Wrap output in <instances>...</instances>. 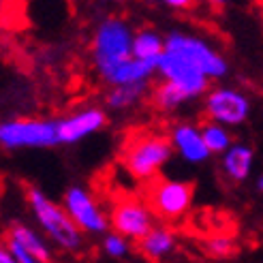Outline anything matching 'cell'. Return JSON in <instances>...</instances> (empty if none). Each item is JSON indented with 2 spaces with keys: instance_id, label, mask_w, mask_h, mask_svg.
I'll return each instance as SVG.
<instances>
[{
  "instance_id": "1",
  "label": "cell",
  "mask_w": 263,
  "mask_h": 263,
  "mask_svg": "<svg viewBox=\"0 0 263 263\" xmlns=\"http://www.w3.org/2000/svg\"><path fill=\"white\" fill-rule=\"evenodd\" d=\"M133 28L122 17H105L97 26L92 36V62L103 82L133 58Z\"/></svg>"
},
{
  "instance_id": "2",
  "label": "cell",
  "mask_w": 263,
  "mask_h": 263,
  "mask_svg": "<svg viewBox=\"0 0 263 263\" xmlns=\"http://www.w3.org/2000/svg\"><path fill=\"white\" fill-rule=\"evenodd\" d=\"M26 201H28L36 222L43 233L64 253H77L84 246V233L75 225L62 203L51 201L39 186H26Z\"/></svg>"
},
{
  "instance_id": "3",
  "label": "cell",
  "mask_w": 263,
  "mask_h": 263,
  "mask_svg": "<svg viewBox=\"0 0 263 263\" xmlns=\"http://www.w3.org/2000/svg\"><path fill=\"white\" fill-rule=\"evenodd\" d=\"M174 146L169 135L156 133H137L124 143L122 165L135 180L150 182L159 178L161 169L174 159Z\"/></svg>"
},
{
  "instance_id": "4",
  "label": "cell",
  "mask_w": 263,
  "mask_h": 263,
  "mask_svg": "<svg viewBox=\"0 0 263 263\" xmlns=\"http://www.w3.org/2000/svg\"><path fill=\"white\" fill-rule=\"evenodd\" d=\"M0 146L5 150L60 146L58 120L54 118H11L0 122Z\"/></svg>"
},
{
  "instance_id": "5",
  "label": "cell",
  "mask_w": 263,
  "mask_h": 263,
  "mask_svg": "<svg viewBox=\"0 0 263 263\" xmlns=\"http://www.w3.org/2000/svg\"><path fill=\"white\" fill-rule=\"evenodd\" d=\"M165 51H172V54L191 62L210 82L220 80V77H225L229 73V62L225 60V56L197 34H189L184 30L167 32L165 34Z\"/></svg>"
},
{
  "instance_id": "6",
  "label": "cell",
  "mask_w": 263,
  "mask_h": 263,
  "mask_svg": "<svg viewBox=\"0 0 263 263\" xmlns=\"http://www.w3.org/2000/svg\"><path fill=\"white\" fill-rule=\"evenodd\" d=\"M193 195H195V186L191 182L159 176L146 184V197H143V201L152 210L154 218L174 222L191 210Z\"/></svg>"
},
{
  "instance_id": "7",
  "label": "cell",
  "mask_w": 263,
  "mask_h": 263,
  "mask_svg": "<svg viewBox=\"0 0 263 263\" xmlns=\"http://www.w3.org/2000/svg\"><path fill=\"white\" fill-rule=\"evenodd\" d=\"M109 225L116 233L124 235L130 242H139L156 227L154 214L148 203L135 195H120L116 197L109 210Z\"/></svg>"
},
{
  "instance_id": "8",
  "label": "cell",
  "mask_w": 263,
  "mask_h": 263,
  "mask_svg": "<svg viewBox=\"0 0 263 263\" xmlns=\"http://www.w3.org/2000/svg\"><path fill=\"white\" fill-rule=\"evenodd\" d=\"M203 116L208 122L220 126H240L251 116V99L229 86L210 88L203 97Z\"/></svg>"
},
{
  "instance_id": "9",
  "label": "cell",
  "mask_w": 263,
  "mask_h": 263,
  "mask_svg": "<svg viewBox=\"0 0 263 263\" xmlns=\"http://www.w3.org/2000/svg\"><path fill=\"white\" fill-rule=\"evenodd\" d=\"M62 205L75 220V225L82 229V233L105 235L109 229V216L103 212V208L97 203L92 193L80 184H73L62 195Z\"/></svg>"
},
{
  "instance_id": "10",
  "label": "cell",
  "mask_w": 263,
  "mask_h": 263,
  "mask_svg": "<svg viewBox=\"0 0 263 263\" xmlns=\"http://www.w3.org/2000/svg\"><path fill=\"white\" fill-rule=\"evenodd\" d=\"M156 73L161 75V80L174 82L180 88H184L193 97V101L199 99V97H205L210 92V80L208 77L197 67H193L191 62L172 54V51H165L163 54V58L159 62V71Z\"/></svg>"
},
{
  "instance_id": "11",
  "label": "cell",
  "mask_w": 263,
  "mask_h": 263,
  "mask_svg": "<svg viewBox=\"0 0 263 263\" xmlns=\"http://www.w3.org/2000/svg\"><path fill=\"white\" fill-rule=\"evenodd\" d=\"M107 126V114L101 107H86L67 118H58V137L60 146H73L82 139L99 133Z\"/></svg>"
},
{
  "instance_id": "12",
  "label": "cell",
  "mask_w": 263,
  "mask_h": 263,
  "mask_svg": "<svg viewBox=\"0 0 263 263\" xmlns=\"http://www.w3.org/2000/svg\"><path fill=\"white\" fill-rule=\"evenodd\" d=\"M169 139H172V146L176 150V154L182 161H186L191 165H201L205 163L210 156V150L203 141L201 128L191 122H176L169 128Z\"/></svg>"
},
{
  "instance_id": "13",
  "label": "cell",
  "mask_w": 263,
  "mask_h": 263,
  "mask_svg": "<svg viewBox=\"0 0 263 263\" xmlns=\"http://www.w3.org/2000/svg\"><path fill=\"white\" fill-rule=\"evenodd\" d=\"M253 165H255V150L251 146H246V143H233L231 150L222 154L220 159L222 174L235 184L246 182L251 178Z\"/></svg>"
},
{
  "instance_id": "14",
  "label": "cell",
  "mask_w": 263,
  "mask_h": 263,
  "mask_svg": "<svg viewBox=\"0 0 263 263\" xmlns=\"http://www.w3.org/2000/svg\"><path fill=\"white\" fill-rule=\"evenodd\" d=\"M5 238L17 242L26 253H30L34 259H39L41 263H54V255H51V248L47 246V242L32 227L24 225V222H11Z\"/></svg>"
},
{
  "instance_id": "15",
  "label": "cell",
  "mask_w": 263,
  "mask_h": 263,
  "mask_svg": "<svg viewBox=\"0 0 263 263\" xmlns=\"http://www.w3.org/2000/svg\"><path fill=\"white\" fill-rule=\"evenodd\" d=\"M137 251L148 261L159 263L176 251V235H174L172 229H167L163 225H156L146 238L137 242Z\"/></svg>"
},
{
  "instance_id": "16",
  "label": "cell",
  "mask_w": 263,
  "mask_h": 263,
  "mask_svg": "<svg viewBox=\"0 0 263 263\" xmlns=\"http://www.w3.org/2000/svg\"><path fill=\"white\" fill-rule=\"evenodd\" d=\"M165 54V34L156 32L154 28H141L135 32L133 39V58L141 60V62H150L156 64Z\"/></svg>"
},
{
  "instance_id": "17",
  "label": "cell",
  "mask_w": 263,
  "mask_h": 263,
  "mask_svg": "<svg viewBox=\"0 0 263 263\" xmlns=\"http://www.w3.org/2000/svg\"><path fill=\"white\" fill-rule=\"evenodd\" d=\"M189 101H193V97L174 82L161 80L152 90V105L159 111H174L176 107H180V105L189 103Z\"/></svg>"
},
{
  "instance_id": "18",
  "label": "cell",
  "mask_w": 263,
  "mask_h": 263,
  "mask_svg": "<svg viewBox=\"0 0 263 263\" xmlns=\"http://www.w3.org/2000/svg\"><path fill=\"white\" fill-rule=\"evenodd\" d=\"M201 135H203V141L210 150V154H225L231 150L233 146V135L229 133L227 126H220V124H214V122H201Z\"/></svg>"
},
{
  "instance_id": "19",
  "label": "cell",
  "mask_w": 263,
  "mask_h": 263,
  "mask_svg": "<svg viewBox=\"0 0 263 263\" xmlns=\"http://www.w3.org/2000/svg\"><path fill=\"white\" fill-rule=\"evenodd\" d=\"M148 90V84H139V86H120V88H111L107 92V107L109 109H128L137 105L143 95Z\"/></svg>"
},
{
  "instance_id": "20",
  "label": "cell",
  "mask_w": 263,
  "mask_h": 263,
  "mask_svg": "<svg viewBox=\"0 0 263 263\" xmlns=\"http://www.w3.org/2000/svg\"><path fill=\"white\" fill-rule=\"evenodd\" d=\"M103 253L111 259H122L130 253V244L124 235L116 233V231H107L103 235Z\"/></svg>"
},
{
  "instance_id": "21",
  "label": "cell",
  "mask_w": 263,
  "mask_h": 263,
  "mask_svg": "<svg viewBox=\"0 0 263 263\" xmlns=\"http://www.w3.org/2000/svg\"><path fill=\"white\" fill-rule=\"evenodd\" d=\"M203 248L208 255H212L216 259H225L235 253V240L229 238V235H212V238H208L203 242Z\"/></svg>"
},
{
  "instance_id": "22",
  "label": "cell",
  "mask_w": 263,
  "mask_h": 263,
  "mask_svg": "<svg viewBox=\"0 0 263 263\" xmlns=\"http://www.w3.org/2000/svg\"><path fill=\"white\" fill-rule=\"evenodd\" d=\"M5 246H7L9 251L13 253V257L17 259V263H41L39 259H34L30 253H26V251H24V248H22L17 242H13V240H7V238H5Z\"/></svg>"
},
{
  "instance_id": "23",
  "label": "cell",
  "mask_w": 263,
  "mask_h": 263,
  "mask_svg": "<svg viewBox=\"0 0 263 263\" xmlns=\"http://www.w3.org/2000/svg\"><path fill=\"white\" fill-rule=\"evenodd\" d=\"M0 263H17V259L13 257V253L5 244H3V248H0Z\"/></svg>"
},
{
  "instance_id": "24",
  "label": "cell",
  "mask_w": 263,
  "mask_h": 263,
  "mask_svg": "<svg viewBox=\"0 0 263 263\" xmlns=\"http://www.w3.org/2000/svg\"><path fill=\"white\" fill-rule=\"evenodd\" d=\"M163 5L169 9H186V7H191V0H165Z\"/></svg>"
},
{
  "instance_id": "25",
  "label": "cell",
  "mask_w": 263,
  "mask_h": 263,
  "mask_svg": "<svg viewBox=\"0 0 263 263\" xmlns=\"http://www.w3.org/2000/svg\"><path fill=\"white\" fill-rule=\"evenodd\" d=\"M255 189H257V191H259V193L263 195V174H261V176L257 178V182H255Z\"/></svg>"
}]
</instances>
